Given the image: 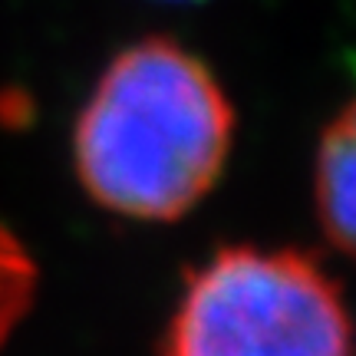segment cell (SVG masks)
<instances>
[{
    "label": "cell",
    "mask_w": 356,
    "mask_h": 356,
    "mask_svg": "<svg viewBox=\"0 0 356 356\" xmlns=\"http://www.w3.org/2000/svg\"><path fill=\"white\" fill-rule=\"evenodd\" d=\"M37 293V267L24 244L0 225V346L26 317Z\"/></svg>",
    "instance_id": "obj_4"
},
{
    "label": "cell",
    "mask_w": 356,
    "mask_h": 356,
    "mask_svg": "<svg viewBox=\"0 0 356 356\" xmlns=\"http://www.w3.org/2000/svg\"><path fill=\"white\" fill-rule=\"evenodd\" d=\"M234 109L215 73L168 37H145L106 66L73 132L76 175L115 215L172 221L228 162Z\"/></svg>",
    "instance_id": "obj_1"
},
{
    "label": "cell",
    "mask_w": 356,
    "mask_h": 356,
    "mask_svg": "<svg viewBox=\"0 0 356 356\" xmlns=\"http://www.w3.org/2000/svg\"><path fill=\"white\" fill-rule=\"evenodd\" d=\"M317 215L327 238L356 261V96L320 139Z\"/></svg>",
    "instance_id": "obj_3"
},
{
    "label": "cell",
    "mask_w": 356,
    "mask_h": 356,
    "mask_svg": "<svg viewBox=\"0 0 356 356\" xmlns=\"http://www.w3.org/2000/svg\"><path fill=\"white\" fill-rule=\"evenodd\" d=\"M353 320L314 257L251 244L185 270L162 356H353Z\"/></svg>",
    "instance_id": "obj_2"
}]
</instances>
